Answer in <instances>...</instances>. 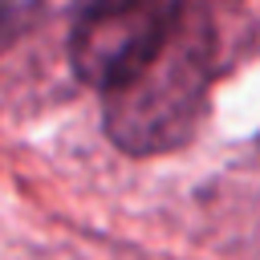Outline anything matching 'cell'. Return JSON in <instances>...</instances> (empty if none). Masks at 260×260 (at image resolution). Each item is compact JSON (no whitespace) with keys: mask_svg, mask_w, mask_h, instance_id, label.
<instances>
[{"mask_svg":"<svg viewBox=\"0 0 260 260\" xmlns=\"http://www.w3.org/2000/svg\"><path fill=\"white\" fill-rule=\"evenodd\" d=\"M215 77V24L203 0H187L167 45L122 85L102 93V118L126 154H167L183 146L207 106Z\"/></svg>","mask_w":260,"mask_h":260,"instance_id":"1","label":"cell"},{"mask_svg":"<svg viewBox=\"0 0 260 260\" xmlns=\"http://www.w3.org/2000/svg\"><path fill=\"white\" fill-rule=\"evenodd\" d=\"M187 0H89L69 32V65L93 89L122 85L179 24Z\"/></svg>","mask_w":260,"mask_h":260,"instance_id":"2","label":"cell"}]
</instances>
